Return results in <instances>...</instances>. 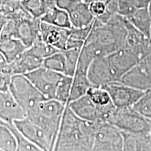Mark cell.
<instances>
[{
    "mask_svg": "<svg viewBox=\"0 0 151 151\" xmlns=\"http://www.w3.org/2000/svg\"><path fill=\"white\" fill-rule=\"evenodd\" d=\"M66 106L67 104L56 99H45L26 115L44 132L52 150L55 145Z\"/></svg>",
    "mask_w": 151,
    "mask_h": 151,
    "instance_id": "obj_1",
    "label": "cell"
},
{
    "mask_svg": "<svg viewBox=\"0 0 151 151\" xmlns=\"http://www.w3.org/2000/svg\"><path fill=\"white\" fill-rule=\"evenodd\" d=\"M108 123L120 132L137 135H148L150 120L143 117L134 107L116 108Z\"/></svg>",
    "mask_w": 151,
    "mask_h": 151,
    "instance_id": "obj_2",
    "label": "cell"
},
{
    "mask_svg": "<svg viewBox=\"0 0 151 151\" xmlns=\"http://www.w3.org/2000/svg\"><path fill=\"white\" fill-rule=\"evenodd\" d=\"M9 90L26 115L46 99L24 75L12 76Z\"/></svg>",
    "mask_w": 151,
    "mask_h": 151,
    "instance_id": "obj_3",
    "label": "cell"
},
{
    "mask_svg": "<svg viewBox=\"0 0 151 151\" xmlns=\"http://www.w3.org/2000/svg\"><path fill=\"white\" fill-rule=\"evenodd\" d=\"M92 151H123L122 132L109 123H100L94 135Z\"/></svg>",
    "mask_w": 151,
    "mask_h": 151,
    "instance_id": "obj_4",
    "label": "cell"
},
{
    "mask_svg": "<svg viewBox=\"0 0 151 151\" xmlns=\"http://www.w3.org/2000/svg\"><path fill=\"white\" fill-rule=\"evenodd\" d=\"M63 75L41 67L24 76L46 99H55L57 87Z\"/></svg>",
    "mask_w": 151,
    "mask_h": 151,
    "instance_id": "obj_5",
    "label": "cell"
},
{
    "mask_svg": "<svg viewBox=\"0 0 151 151\" xmlns=\"http://www.w3.org/2000/svg\"><path fill=\"white\" fill-rule=\"evenodd\" d=\"M102 88L109 92L113 104L118 109L133 107L146 92L119 81L106 85Z\"/></svg>",
    "mask_w": 151,
    "mask_h": 151,
    "instance_id": "obj_6",
    "label": "cell"
},
{
    "mask_svg": "<svg viewBox=\"0 0 151 151\" xmlns=\"http://www.w3.org/2000/svg\"><path fill=\"white\" fill-rule=\"evenodd\" d=\"M87 77L92 87L96 88H102L112 83L118 82L106 57L97 58L91 62L87 71Z\"/></svg>",
    "mask_w": 151,
    "mask_h": 151,
    "instance_id": "obj_7",
    "label": "cell"
},
{
    "mask_svg": "<svg viewBox=\"0 0 151 151\" xmlns=\"http://www.w3.org/2000/svg\"><path fill=\"white\" fill-rule=\"evenodd\" d=\"M14 125L25 139L39 147L43 151H53L44 132L27 116L14 121Z\"/></svg>",
    "mask_w": 151,
    "mask_h": 151,
    "instance_id": "obj_8",
    "label": "cell"
},
{
    "mask_svg": "<svg viewBox=\"0 0 151 151\" xmlns=\"http://www.w3.org/2000/svg\"><path fill=\"white\" fill-rule=\"evenodd\" d=\"M41 20L32 17L18 19L16 39L29 48L41 39Z\"/></svg>",
    "mask_w": 151,
    "mask_h": 151,
    "instance_id": "obj_9",
    "label": "cell"
},
{
    "mask_svg": "<svg viewBox=\"0 0 151 151\" xmlns=\"http://www.w3.org/2000/svg\"><path fill=\"white\" fill-rule=\"evenodd\" d=\"M106 59L118 81L124 73L139 62L137 58L124 48H119L109 55Z\"/></svg>",
    "mask_w": 151,
    "mask_h": 151,
    "instance_id": "obj_10",
    "label": "cell"
},
{
    "mask_svg": "<svg viewBox=\"0 0 151 151\" xmlns=\"http://www.w3.org/2000/svg\"><path fill=\"white\" fill-rule=\"evenodd\" d=\"M43 60L34 54L29 48L9 65L7 73L11 76L26 75L43 67Z\"/></svg>",
    "mask_w": 151,
    "mask_h": 151,
    "instance_id": "obj_11",
    "label": "cell"
},
{
    "mask_svg": "<svg viewBox=\"0 0 151 151\" xmlns=\"http://www.w3.org/2000/svg\"><path fill=\"white\" fill-rule=\"evenodd\" d=\"M69 30L70 29L58 27L41 21V39L60 50H65L69 39Z\"/></svg>",
    "mask_w": 151,
    "mask_h": 151,
    "instance_id": "obj_12",
    "label": "cell"
},
{
    "mask_svg": "<svg viewBox=\"0 0 151 151\" xmlns=\"http://www.w3.org/2000/svg\"><path fill=\"white\" fill-rule=\"evenodd\" d=\"M26 117V113L19 106L9 91L0 92V119L13 124L14 121Z\"/></svg>",
    "mask_w": 151,
    "mask_h": 151,
    "instance_id": "obj_13",
    "label": "cell"
},
{
    "mask_svg": "<svg viewBox=\"0 0 151 151\" xmlns=\"http://www.w3.org/2000/svg\"><path fill=\"white\" fill-rule=\"evenodd\" d=\"M68 107L78 118L90 122H97V109L88 94L68 103Z\"/></svg>",
    "mask_w": 151,
    "mask_h": 151,
    "instance_id": "obj_14",
    "label": "cell"
},
{
    "mask_svg": "<svg viewBox=\"0 0 151 151\" xmlns=\"http://www.w3.org/2000/svg\"><path fill=\"white\" fill-rule=\"evenodd\" d=\"M68 13L70 18L71 26L73 28L88 27L93 23L95 19L88 8V4L84 2L78 4Z\"/></svg>",
    "mask_w": 151,
    "mask_h": 151,
    "instance_id": "obj_15",
    "label": "cell"
},
{
    "mask_svg": "<svg viewBox=\"0 0 151 151\" xmlns=\"http://www.w3.org/2000/svg\"><path fill=\"white\" fill-rule=\"evenodd\" d=\"M41 21L58 27L70 29L72 27L68 11L55 5L40 18Z\"/></svg>",
    "mask_w": 151,
    "mask_h": 151,
    "instance_id": "obj_16",
    "label": "cell"
},
{
    "mask_svg": "<svg viewBox=\"0 0 151 151\" xmlns=\"http://www.w3.org/2000/svg\"><path fill=\"white\" fill-rule=\"evenodd\" d=\"M132 25L143 35L150 37L151 27V15L148 6L137 9L134 14L125 18Z\"/></svg>",
    "mask_w": 151,
    "mask_h": 151,
    "instance_id": "obj_17",
    "label": "cell"
},
{
    "mask_svg": "<svg viewBox=\"0 0 151 151\" xmlns=\"http://www.w3.org/2000/svg\"><path fill=\"white\" fill-rule=\"evenodd\" d=\"M121 132L123 136V151H151V138L149 135Z\"/></svg>",
    "mask_w": 151,
    "mask_h": 151,
    "instance_id": "obj_18",
    "label": "cell"
},
{
    "mask_svg": "<svg viewBox=\"0 0 151 151\" xmlns=\"http://www.w3.org/2000/svg\"><path fill=\"white\" fill-rule=\"evenodd\" d=\"M28 48L18 39L0 41V52L9 64L19 58Z\"/></svg>",
    "mask_w": 151,
    "mask_h": 151,
    "instance_id": "obj_19",
    "label": "cell"
},
{
    "mask_svg": "<svg viewBox=\"0 0 151 151\" xmlns=\"http://www.w3.org/2000/svg\"><path fill=\"white\" fill-rule=\"evenodd\" d=\"M22 5L33 18L40 19L56 5L55 0H22Z\"/></svg>",
    "mask_w": 151,
    "mask_h": 151,
    "instance_id": "obj_20",
    "label": "cell"
},
{
    "mask_svg": "<svg viewBox=\"0 0 151 151\" xmlns=\"http://www.w3.org/2000/svg\"><path fill=\"white\" fill-rule=\"evenodd\" d=\"M91 87L92 86L87 77V74L75 73L73 76L72 85L68 103L86 95Z\"/></svg>",
    "mask_w": 151,
    "mask_h": 151,
    "instance_id": "obj_21",
    "label": "cell"
},
{
    "mask_svg": "<svg viewBox=\"0 0 151 151\" xmlns=\"http://www.w3.org/2000/svg\"><path fill=\"white\" fill-rule=\"evenodd\" d=\"M0 149L3 151H16V140L8 124L0 119Z\"/></svg>",
    "mask_w": 151,
    "mask_h": 151,
    "instance_id": "obj_22",
    "label": "cell"
},
{
    "mask_svg": "<svg viewBox=\"0 0 151 151\" xmlns=\"http://www.w3.org/2000/svg\"><path fill=\"white\" fill-rule=\"evenodd\" d=\"M43 67L55 72L66 75L67 67L64 52L62 50L58 51L43 60Z\"/></svg>",
    "mask_w": 151,
    "mask_h": 151,
    "instance_id": "obj_23",
    "label": "cell"
},
{
    "mask_svg": "<svg viewBox=\"0 0 151 151\" xmlns=\"http://www.w3.org/2000/svg\"><path fill=\"white\" fill-rule=\"evenodd\" d=\"M72 81L73 77L67 75L62 76L57 87L55 99L67 104L70 95Z\"/></svg>",
    "mask_w": 151,
    "mask_h": 151,
    "instance_id": "obj_24",
    "label": "cell"
},
{
    "mask_svg": "<svg viewBox=\"0 0 151 151\" xmlns=\"http://www.w3.org/2000/svg\"><path fill=\"white\" fill-rule=\"evenodd\" d=\"M7 124L16 138V151H43L39 147L25 139L15 127L14 123H7Z\"/></svg>",
    "mask_w": 151,
    "mask_h": 151,
    "instance_id": "obj_25",
    "label": "cell"
},
{
    "mask_svg": "<svg viewBox=\"0 0 151 151\" xmlns=\"http://www.w3.org/2000/svg\"><path fill=\"white\" fill-rule=\"evenodd\" d=\"M118 14L120 16L127 18L131 16L139 8L147 6L139 0H117Z\"/></svg>",
    "mask_w": 151,
    "mask_h": 151,
    "instance_id": "obj_26",
    "label": "cell"
},
{
    "mask_svg": "<svg viewBox=\"0 0 151 151\" xmlns=\"http://www.w3.org/2000/svg\"><path fill=\"white\" fill-rule=\"evenodd\" d=\"M87 94L97 106H105L112 102L109 92L102 88L91 87Z\"/></svg>",
    "mask_w": 151,
    "mask_h": 151,
    "instance_id": "obj_27",
    "label": "cell"
},
{
    "mask_svg": "<svg viewBox=\"0 0 151 151\" xmlns=\"http://www.w3.org/2000/svg\"><path fill=\"white\" fill-rule=\"evenodd\" d=\"M81 48H76L62 50L66 60V75L73 77L76 72Z\"/></svg>",
    "mask_w": 151,
    "mask_h": 151,
    "instance_id": "obj_28",
    "label": "cell"
},
{
    "mask_svg": "<svg viewBox=\"0 0 151 151\" xmlns=\"http://www.w3.org/2000/svg\"><path fill=\"white\" fill-rule=\"evenodd\" d=\"M28 48L29 49L30 51L32 52L37 56L42 58L43 60L52 55L57 52L60 51L59 49L52 45L44 42L42 40L37 41V43H35V44Z\"/></svg>",
    "mask_w": 151,
    "mask_h": 151,
    "instance_id": "obj_29",
    "label": "cell"
},
{
    "mask_svg": "<svg viewBox=\"0 0 151 151\" xmlns=\"http://www.w3.org/2000/svg\"><path fill=\"white\" fill-rule=\"evenodd\" d=\"M136 109L143 117L151 120V90L147 91L141 97L139 101L134 105Z\"/></svg>",
    "mask_w": 151,
    "mask_h": 151,
    "instance_id": "obj_30",
    "label": "cell"
},
{
    "mask_svg": "<svg viewBox=\"0 0 151 151\" xmlns=\"http://www.w3.org/2000/svg\"><path fill=\"white\" fill-rule=\"evenodd\" d=\"M17 22L18 19L8 18L1 32H0V41L16 39Z\"/></svg>",
    "mask_w": 151,
    "mask_h": 151,
    "instance_id": "obj_31",
    "label": "cell"
},
{
    "mask_svg": "<svg viewBox=\"0 0 151 151\" xmlns=\"http://www.w3.org/2000/svg\"><path fill=\"white\" fill-rule=\"evenodd\" d=\"M88 8L94 18H99L106 12V2L99 0L92 1L88 4Z\"/></svg>",
    "mask_w": 151,
    "mask_h": 151,
    "instance_id": "obj_32",
    "label": "cell"
},
{
    "mask_svg": "<svg viewBox=\"0 0 151 151\" xmlns=\"http://www.w3.org/2000/svg\"><path fill=\"white\" fill-rule=\"evenodd\" d=\"M56 5L62 9L69 12L78 4L83 2L82 0H55Z\"/></svg>",
    "mask_w": 151,
    "mask_h": 151,
    "instance_id": "obj_33",
    "label": "cell"
},
{
    "mask_svg": "<svg viewBox=\"0 0 151 151\" xmlns=\"http://www.w3.org/2000/svg\"><path fill=\"white\" fill-rule=\"evenodd\" d=\"M11 76L8 73L0 71V92L9 91Z\"/></svg>",
    "mask_w": 151,
    "mask_h": 151,
    "instance_id": "obj_34",
    "label": "cell"
},
{
    "mask_svg": "<svg viewBox=\"0 0 151 151\" xmlns=\"http://www.w3.org/2000/svg\"><path fill=\"white\" fill-rule=\"evenodd\" d=\"M9 63L7 61L5 57L0 52V71L7 73Z\"/></svg>",
    "mask_w": 151,
    "mask_h": 151,
    "instance_id": "obj_35",
    "label": "cell"
},
{
    "mask_svg": "<svg viewBox=\"0 0 151 151\" xmlns=\"http://www.w3.org/2000/svg\"><path fill=\"white\" fill-rule=\"evenodd\" d=\"M7 20H8V17L5 16L4 14H0V32H1Z\"/></svg>",
    "mask_w": 151,
    "mask_h": 151,
    "instance_id": "obj_36",
    "label": "cell"
},
{
    "mask_svg": "<svg viewBox=\"0 0 151 151\" xmlns=\"http://www.w3.org/2000/svg\"><path fill=\"white\" fill-rule=\"evenodd\" d=\"M139 1H141V2L144 4L148 5L149 4V2H150V0H139Z\"/></svg>",
    "mask_w": 151,
    "mask_h": 151,
    "instance_id": "obj_37",
    "label": "cell"
},
{
    "mask_svg": "<svg viewBox=\"0 0 151 151\" xmlns=\"http://www.w3.org/2000/svg\"><path fill=\"white\" fill-rule=\"evenodd\" d=\"M148 9H149V11H150V15H151V0L150 1V2H149V4H148Z\"/></svg>",
    "mask_w": 151,
    "mask_h": 151,
    "instance_id": "obj_38",
    "label": "cell"
},
{
    "mask_svg": "<svg viewBox=\"0 0 151 151\" xmlns=\"http://www.w3.org/2000/svg\"><path fill=\"white\" fill-rule=\"evenodd\" d=\"M150 132H149L148 135H149V137L151 138V120H150Z\"/></svg>",
    "mask_w": 151,
    "mask_h": 151,
    "instance_id": "obj_39",
    "label": "cell"
},
{
    "mask_svg": "<svg viewBox=\"0 0 151 151\" xmlns=\"http://www.w3.org/2000/svg\"><path fill=\"white\" fill-rule=\"evenodd\" d=\"M3 0H0V14H1V4H2Z\"/></svg>",
    "mask_w": 151,
    "mask_h": 151,
    "instance_id": "obj_40",
    "label": "cell"
},
{
    "mask_svg": "<svg viewBox=\"0 0 151 151\" xmlns=\"http://www.w3.org/2000/svg\"><path fill=\"white\" fill-rule=\"evenodd\" d=\"M150 39H151V27H150Z\"/></svg>",
    "mask_w": 151,
    "mask_h": 151,
    "instance_id": "obj_41",
    "label": "cell"
},
{
    "mask_svg": "<svg viewBox=\"0 0 151 151\" xmlns=\"http://www.w3.org/2000/svg\"><path fill=\"white\" fill-rule=\"evenodd\" d=\"M0 151H3L2 150H1V149H0Z\"/></svg>",
    "mask_w": 151,
    "mask_h": 151,
    "instance_id": "obj_42",
    "label": "cell"
}]
</instances>
